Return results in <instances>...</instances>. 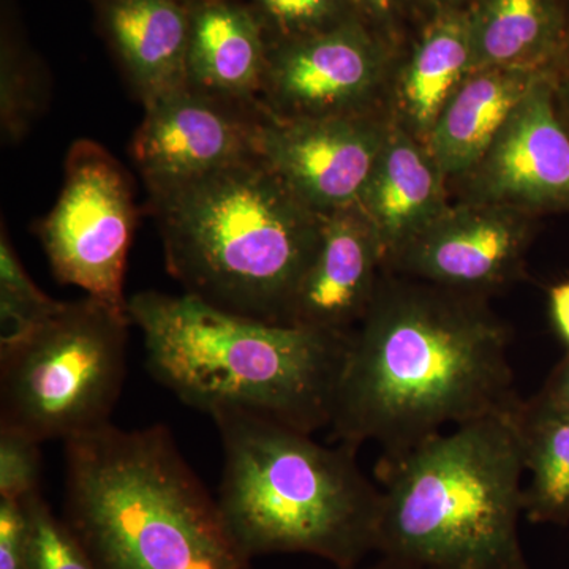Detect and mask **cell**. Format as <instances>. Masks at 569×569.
I'll list each match as a JSON object with an SVG mask.
<instances>
[{
  "label": "cell",
  "instance_id": "2e32d148",
  "mask_svg": "<svg viewBox=\"0 0 569 569\" xmlns=\"http://www.w3.org/2000/svg\"><path fill=\"white\" fill-rule=\"evenodd\" d=\"M100 28L142 103L187 86V0H92Z\"/></svg>",
  "mask_w": 569,
  "mask_h": 569
},
{
  "label": "cell",
  "instance_id": "8fae6325",
  "mask_svg": "<svg viewBox=\"0 0 569 569\" xmlns=\"http://www.w3.org/2000/svg\"><path fill=\"white\" fill-rule=\"evenodd\" d=\"M530 224L511 206L449 208L383 269L485 298L519 276Z\"/></svg>",
  "mask_w": 569,
  "mask_h": 569
},
{
  "label": "cell",
  "instance_id": "f1b7e54d",
  "mask_svg": "<svg viewBox=\"0 0 569 569\" xmlns=\"http://www.w3.org/2000/svg\"><path fill=\"white\" fill-rule=\"evenodd\" d=\"M552 82L557 111L569 132V50L553 67Z\"/></svg>",
  "mask_w": 569,
  "mask_h": 569
},
{
  "label": "cell",
  "instance_id": "484cf974",
  "mask_svg": "<svg viewBox=\"0 0 569 569\" xmlns=\"http://www.w3.org/2000/svg\"><path fill=\"white\" fill-rule=\"evenodd\" d=\"M340 0H250L266 31L280 32V41L302 39L335 28ZM271 39V37H269Z\"/></svg>",
  "mask_w": 569,
  "mask_h": 569
},
{
  "label": "cell",
  "instance_id": "f546056e",
  "mask_svg": "<svg viewBox=\"0 0 569 569\" xmlns=\"http://www.w3.org/2000/svg\"><path fill=\"white\" fill-rule=\"evenodd\" d=\"M550 305H552L553 320L569 343V282L552 288Z\"/></svg>",
  "mask_w": 569,
  "mask_h": 569
},
{
  "label": "cell",
  "instance_id": "6da1fadb",
  "mask_svg": "<svg viewBox=\"0 0 569 569\" xmlns=\"http://www.w3.org/2000/svg\"><path fill=\"white\" fill-rule=\"evenodd\" d=\"M509 329L482 296L383 277L348 336L332 437L402 451L471 419L522 402Z\"/></svg>",
  "mask_w": 569,
  "mask_h": 569
},
{
  "label": "cell",
  "instance_id": "7a4b0ae2",
  "mask_svg": "<svg viewBox=\"0 0 569 569\" xmlns=\"http://www.w3.org/2000/svg\"><path fill=\"white\" fill-rule=\"evenodd\" d=\"M151 376L186 406L241 410L302 432L331 426L348 336L227 312L197 296L129 299Z\"/></svg>",
  "mask_w": 569,
  "mask_h": 569
},
{
  "label": "cell",
  "instance_id": "d4e9b609",
  "mask_svg": "<svg viewBox=\"0 0 569 569\" xmlns=\"http://www.w3.org/2000/svg\"><path fill=\"white\" fill-rule=\"evenodd\" d=\"M41 441L0 426V498L24 501L40 492Z\"/></svg>",
  "mask_w": 569,
  "mask_h": 569
},
{
  "label": "cell",
  "instance_id": "e0dca14e",
  "mask_svg": "<svg viewBox=\"0 0 569 569\" xmlns=\"http://www.w3.org/2000/svg\"><path fill=\"white\" fill-rule=\"evenodd\" d=\"M445 176L427 146L407 130L389 129L359 208L383 254V268L448 211Z\"/></svg>",
  "mask_w": 569,
  "mask_h": 569
},
{
  "label": "cell",
  "instance_id": "7c38bea8",
  "mask_svg": "<svg viewBox=\"0 0 569 569\" xmlns=\"http://www.w3.org/2000/svg\"><path fill=\"white\" fill-rule=\"evenodd\" d=\"M381 80L380 56L351 22L274 41L260 104L274 118L359 114Z\"/></svg>",
  "mask_w": 569,
  "mask_h": 569
},
{
  "label": "cell",
  "instance_id": "7402d4cb",
  "mask_svg": "<svg viewBox=\"0 0 569 569\" xmlns=\"http://www.w3.org/2000/svg\"><path fill=\"white\" fill-rule=\"evenodd\" d=\"M62 302L37 287L14 252L6 228L0 239V348L18 342L39 328Z\"/></svg>",
  "mask_w": 569,
  "mask_h": 569
},
{
  "label": "cell",
  "instance_id": "4dcf8cb0",
  "mask_svg": "<svg viewBox=\"0 0 569 569\" xmlns=\"http://www.w3.org/2000/svg\"><path fill=\"white\" fill-rule=\"evenodd\" d=\"M348 569H436L425 567V565L411 563V561L391 559V557H381L377 563L369 565V567L362 568L361 565L358 567Z\"/></svg>",
  "mask_w": 569,
  "mask_h": 569
},
{
  "label": "cell",
  "instance_id": "ba28073f",
  "mask_svg": "<svg viewBox=\"0 0 569 569\" xmlns=\"http://www.w3.org/2000/svg\"><path fill=\"white\" fill-rule=\"evenodd\" d=\"M134 227L137 208L126 168L99 142H74L58 203L39 224L56 279L129 316L123 280Z\"/></svg>",
  "mask_w": 569,
  "mask_h": 569
},
{
  "label": "cell",
  "instance_id": "83f0119b",
  "mask_svg": "<svg viewBox=\"0 0 569 569\" xmlns=\"http://www.w3.org/2000/svg\"><path fill=\"white\" fill-rule=\"evenodd\" d=\"M529 402L539 410L569 417V355L553 370L541 392Z\"/></svg>",
  "mask_w": 569,
  "mask_h": 569
},
{
  "label": "cell",
  "instance_id": "52a82bcc",
  "mask_svg": "<svg viewBox=\"0 0 569 569\" xmlns=\"http://www.w3.org/2000/svg\"><path fill=\"white\" fill-rule=\"evenodd\" d=\"M126 313L86 296L0 348V426L47 440L110 425L126 380Z\"/></svg>",
  "mask_w": 569,
  "mask_h": 569
},
{
  "label": "cell",
  "instance_id": "4fadbf2b",
  "mask_svg": "<svg viewBox=\"0 0 569 569\" xmlns=\"http://www.w3.org/2000/svg\"><path fill=\"white\" fill-rule=\"evenodd\" d=\"M471 174L479 201L569 209V132L550 74L520 100Z\"/></svg>",
  "mask_w": 569,
  "mask_h": 569
},
{
  "label": "cell",
  "instance_id": "5b68a950",
  "mask_svg": "<svg viewBox=\"0 0 569 569\" xmlns=\"http://www.w3.org/2000/svg\"><path fill=\"white\" fill-rule=\"evenodd\" d=\"M211 418L223 451L217 500L250 559L309 553L348 569L377 552L381 489L356 462L358 448L325 447L249 411Z\"/></svg>",
  "mask_w": 569,
  "mask_h": 569
},
{
  "label": "cell",
  "instance_id": "3957f363",
  "mask_svg": "<svg viewBox=\"0 0 569 569\" xmlns=\"http://www.w3.org/2000/svg\"><path fill=\"white\" fill-rule=\"evenodd\" d=\"M63 520L97 569H249L217 497L163 425L66 441Z\"/></svg>",
  "mask_w": 569,
  "mask_h": 569
},
{
  "label": "cell",
  "instance_id": "30bf717a",
  "mask_svg": "<svg viewBox=\"0 0 569 569\" xmlns=\"http://www.w3.org/2000/svg\"><path fill=\"white\" fill-rule=\"evenodd\" d=\"M387 133L365 112L291 119L264 114L258 153L302 204L326 216L359 204Z\"/></svg>",
  "mask_w": 569,
  "mask_h": 569
},
{
  "label": "cell",
  "instance_id": "d6986e66",
  "mask_svg": "<svg viewBox=\"0 0 569 569\" xmlns=\"http://www.w3.org/2000/svg\"><path fill=\"white\" fill-rule=\"evenodd\" d=\"M471 71H548L556 66L550 20L542 0H489L470 21Z\"/></svg>",
  "mask_w": 569,
  "mask_h": 569
},
{
  "label": "cell",
  "instance_id": "4316f807",
  "mask_svg": "<svg viewBox=\"0 0 569 569\" xmlns=\"http://www.w3.org/2000/svg\"><path fill=\"white\" fill-rule=\"evenodd\" d=\"M0 569H29V519L24 501L0 498Z\"/></svg>",
  "mask_w": 569,
  "mask_h": 569
},
{
  "label": "cell",
  "instance_id": "cb8c5ba5",
  "mask_svg": "<svg viewBox=\"0 0 569 569\" xmlns=\"http://www.w3.org/2000/svg\"><path fill=\"white\" fill-rule=\"evenodd\" d=\"M29 519V569H97L69 529L56 518L41 492L24 500Z\"/></svg>",
  "mask_w": 569,
  "mask_h": 569
},
{
  "label": "cell",
  "instance_id": "5bb4252c",
  "mask_svg": "<svg viewBox=\"0 0 569 569\" xmlns=\"http://www.w3.org/2000/svg\"><path fill=\"white\" fill-rule=\"evenodd\" d=\"M383 254L359 206L321 216L316 252L288 306L284 325L350 335L376 298Z\"/></svg>",
  "mask_w": 569,
  "mask_h": 569
},
{
  "label": "cell",
  "instance_id": "9a60e30c",
  "mask_svg": "<svg viewBox=\"0 0 569 569\" xmlns=\"http://www.w3.org/2000/svg\"><path fill=\"white\" fill-rule=\"evenodd\" d=\"M187 84L227 102L260 107L271 39L249 2L187 0Z\"/></svg>",
  "mask_w": 569,
  "mask_h": 569
},
{
  "label": "cell",
  "instance_id": "603a6c76",
  "mask_svg": "<svg viewBox=\"0 0 569 569\" xmlns=\"http://www.w3.org/2000/svg\"><path fill=\"white\" fill-rule=\"evenodd\" d=\"M47 86L40 66L18 41L2 39L0 63V119L9 142L20 141L43 111Z\"/></svg>",
  "mask_w": 569,
  "mask_h": 569
},
{
  "label": "cell",
  "instance_id": "9c48e42d",
  "mask_svg": "<svg viewBox=\"0 0 569 569\" xmlns=\"http://www.w3.org/2000/svg\"><path fill=\"white\" fill-rule=\"evenodd\" d=\"M144 110L132 157L149 192L260 159V107L216 99L187 84Z\"/></svg>",
  "mask_w": 569,
  "mask_h": 569
},
{
  "label": "cell",
  "instance_id": "ac0fdd59",
  "mask_svg": "<svg viewBox=\"0 0 569 569\" xmlns=\"http://www.w3.org/2000/svg\"><path fill=\"white\" fill-rule=\"evenodd\" d=\"M548 71H471L449 97L427 134V149L445 176L471 173L520 100Z\"/></svg>",
  "mask_w": 569,
  "mask_h": 569
},
{
  "label": "cell",
  "instance_id": "1f68e13d",
  "mask_svg": "<svg viewBox=\"0 0 569 569\" xmlns=\"http://www.w3.org/2000/svg\"><path fill=\"white\" fill-rule=\"evenodd\" d=\"M353 2L373 11H387L391 6V0H353Z\"/></svg>",
  "mask_w": 569,
  "mask_h": 569
},
{
  "label": "cell",
  "instance_id": "44dd1931",
  "mask_svg": "<svg viewBox=\"0 0 569 569\" xmlns=\"http://www.w3.org/2000/svg\"><path fill=\"white\" fill-rule=\"evenodd\" d=\"M523 463L530 471L523 489V515L530 522L569 523V417L520 407Z\"/></svg>",
  "mask_w": 569,
  "mask_h": 569
},
{
  "label": "cell",
  "instance_id": "ffe728a7",
  "mask_svg": "<svg viewBox=\"0 0 569 569\" xmlns=\"http://www.w3.org/2000/svg\"><path fill=\"white\" fill-rule=\"evenodd\" d=\"M470 70V21L451 17L438 22L419 44L400 88V103L418 133L429 134Z\"/></svg>",
  "mask_w": 569,
  "mask_h": 569
},
{
  "label": "cell",
  "instance_id": "8992f818",
  "mask_svg": "<svg viewBox=\"0 0 569 569\" xmlns=\"http://www.w3.org/2000/svg\"><path fill=\"white\" fill-rule=\"evenodd\" d=\"M149 193L168 272L187 295L284 325L316 252L321 216L261 159Z\"/></svg>",
  "mask_w": 569,
  "mask_h": 569
},
{
  "label": "cell",
  "instance_id": "277c9868",
  "mask_svg": "<svg viewBox=\"0 0 569 569\" xmlns=\"http://www.w3.org/2000/svg\"><path fill=\"white\" fill-rule=\"evenodd\" d=\"M522 402L381 455L377 553L436 569H530L519 537Z\"/></svg>",
  "mask_w": 569,
  "mask_h": 569
}]
</instances>
